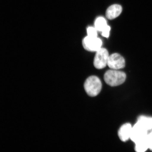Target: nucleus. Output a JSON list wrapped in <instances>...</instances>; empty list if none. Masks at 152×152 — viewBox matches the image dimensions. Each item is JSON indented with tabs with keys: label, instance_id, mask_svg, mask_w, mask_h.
I'll return each mask as SVG.
<instances>
[{
	"label": "nucleus",
	"instance_id": "1",
	"mask_svg": "<svg viewBox=\"0 0 152 152\" xmlns=\"http://www.w3.org/2000/svg\"><path fill=\"white\" fill-rule=\"evenodd\" d=\"M126 79V74L118 70H109L104 75V79L107 84L111 86H116L122 84Z\"/></svg>",
	"mask_w": 152,
	"mask_h": 152
},
{
	"label": "nucleus",
	"instance_id": "2",
	"mask_svg": "<svg viewBox=\"0 0 152 152\" xmlns=\"http://www.w3.org/2000/svg\"><path fill=\"white\" fill-rule=\"evenodd\" d=\"M84 87L86 92L88 96H95L99 94L102 88V83L99 78L91 76L86 80Z\"/></svg>",
	"mask_w": 152,
	"mask_h": 152
},
{
	"label": "nucleus",
	"instance_id": "3",
	"mask_svg": "<svg viewBox=\"0 0 152 152\" xmlns=\"http://www.w3.org/2000/svg\"><path fill=\"white\" fill-rule=\"evenodd\" d=\"M109 53L105 48H101L96 52L94 58V64L95 67L98 69H102L107 65Z\"/></svg>",
	"mask_w": 152,
	"mask_h": 152
},
{
	"label": "nucleus",
	"instance_id": "4",
	"mask_svg": "<svg viewBox=\"0 0 152 152\" xmlns=\"http://www.w3.org/2000/svg\"><path fill=\"white\" fill-rule=\"evenodd\" d=\"M82 44L86 50L96 52L101 48L102 42L97 37H91L87 36L83 40Z\"/></svg>",
	"mask_w": 152,
	"mask_h": 152
},
{
	"label": "nucleus",
	"instance_id": "5",
	"mask_svg": "<svg viewBox=\"0 0 152 152\" xmlns=\"http://www.w3.org/2000/svg\"><path fill=\"white\" fill-rule=\"evenodd\" d=\"M107 65L112 69L118 70L125 67L124 58L118 53H114L109 56Z\"/></svg>",
	"mask_w": 152,
	"mask_h": 152
},
{
	"label": "nucleus",
	"instance_id": "6",
	"mask_svg": "<svg viewBox=\"0 0 152 152\" xmlns=\"http://www.w3.org/2000/svg\"><path fill=\"white\" fill-rule=\"evenodd\" d=\"M148 132L141 125L137 122L132 126L130 139L135 143L138 140L146 137L148 134Z\"/></svg>",
	"mask_w": 152,
	"mask_h": 152
},
{
	"label": "nucleus",
	"instance_id": "7",
	"mask_svg": "<svg viewBox=\"0 0 152 152\" xmlns=\"http://www.w3.org/2000/svg\"><path fill=\"white\" fill-rule=\"evenodd\" d=\"M132 127L130 123H127L123 124L119 129L118 136L121 141L126 142L130 139Z\"/></svg>",
	"mask_w": 152,
	"mask_h": 152
},
{
	"label": "nucleus",
	"instance_id": "8",
	"mask_svg": "<svg viewBox=\"0 0 152 152\" xmlns=\"http://www.w3.org/2000/svg\"><path fill=\"white\" fill-rule=\"evenodd\" d=\"M122 7L118 4H114L108 7L106 12V16L110 20L117 18L121 14Z\"/></svg>",
	"mask_w": 152,
	"mask_h": 152
},
{
	"label": "nucleus",
	"instance_id": "9",
	"mask_svg": "<svg viewBox=\"0 0 152 152\" xmlns=\"http://www.w3.org/2000/svg\"><path fill=\"white\" fill-rule=\"evenodd\" d=\"M137 122L148 131H152V117L141 115L138 117Z\"/></svg>",
	"mask_w": 152,
	"mask_h": 152
},
{
	"label": "nucleus",
	"instance_id": "10",
	"mask_svg": "<svg viewBox=\"0 0 152 152\" xmlns=\"http://www.w3.org/2000/svg\"><path fill=\"white\" fill-rule=\"evenodd\" d=\"M147 136L135 142V150L136 152H144L149 149Z\"/></svg>",
	"mask_w": 152,
	"mask_h": 152
},
{
	"label": "nucleus",
	"instance_id": "11",
	"mask_svg": "<svg viewBox=\"0 0 152 152\" xmlns=\"http://www.w3.org/2000/svg\"><path fill=\"white\" fill-rule=\"evenodd\" d=\"M95 28L99 32H102L107 26L105 19L102 17H99L97 18L95 22Z\"/></svg>",
	"mask_w": 152,
	"mask_h": 152
},
{
	"label": "nucleus",
	"instance_id": "12",
	"mask_svg": "<svg viewBox=\"0 0 152 152\" xmlns=\"http://www.w3.org/2000/svg\"><path fill=\"white\" fill-rule=\"evenodd\" d=\"M97 30L95 28L89 27L87 28V36L91 37H97Z\"/></svg>",
	"mask_w": 152,
	"mask_h": 152
},
{
	"label": "nucleus",
	"instance_id": "13",
	"mask_svg": "<svg viewBox=\"0 0 152 152\" xmlns=\"http://www.w3.org/2000/svg\"><path fill=\"white\" fill-rule=\"evenodd\" d=\"M110 30H111V28H110V26L107 25L102 31V36L106 38L109 37Z\"/></svg>",
	"mask_w": 152,
	"mask_h": 152
},
{
	"label": "nucleus",
	"instance_id": "14",
	"mask_svg": "<svg viewBox=\"0 0 152 152\" xmlns=\"http://www.w3.org/2000/svg\"><path fill=\"white\" fill-rule=\"evenodd\" d=\"M147 139L149 149L152 151V131L149 133H148Z\"/></svg>",
	"mask_w": 152,
	"mask_h": 152
}]
</instances>
